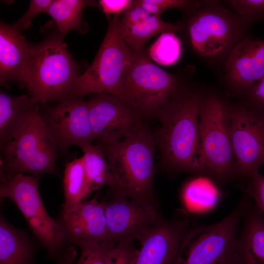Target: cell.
Listing matches in <instances>:
<instances>
[{"mask_svg":"<svg viewBox=\"0 0 264 264\" xmlns=\"http://www.w3.org/2000/svg\"><path fill=\"white\" fill-rule=\"evenodd\" d=\"M203 97L181 88L161 112V127L154 138L162 160L173 168L205 171L199 136V114Z\"/></svg>","mask_w":264,"mask_h":264,"instance_id":"obj_1","label":"cell"},{"mask_svg":"<svg viewBox=\"0 0 264 264\" xmlns=\"http://www.w3.org/2000/svg\"><path fill=\"white\" fill-rule=\"evenodd\" d=\"M155 147L154 135L144 125L123 139L100 147L113 176L117 196L150 202Z\"/></svg>","mask_w":264,"mask_h":264,"instance_id":"obj_2","label":"cell"},{"mask_svg":"<svg viewBox=\"0 0 264 264\" xmlns=\"http://www.w3.org/2000/svg\"><path fill=\"white\" fill-rule=\"evenodd\" d=\"M62 38L54 35L33 46L24 86L39 103H59L74 96L79 76Z\"/></svg>","mask_w":264,"mask_h":264,"instance_id":"obj_3","label":"cell"},{"mask_svg":"<svg viewBox=\"0 0 264 264\" xmlns=\"http://www.w3.org/2000/svg\"><path fill=\"white\" fill-rule=\"evenodd\" d=\"M57 150L38 109L0 148V180L19 174H57Z\"/></svg>","mask_w":264,"mask_h":264,"instance_id":"obj_4","label":"cell"},{"mask_svg":"<svg viewBox=\"0 0 264 264\" xmlns=\"http://www.w3.org/2000/svg\"><path fill=\"white\" fill-rule=\"evenodd\" d=\"M179 76L153 63L144 50L137 52L123 82L118 98L143 120L158 117L181 89Z\"/></svg>","mask_w":264,"mask_h":264,"instance_id":"obj_5","label":"cell"},{"mask_svg":"<svg viewBox=\"0 0 264 264\" xmlns=\"http://www.w3.org/2000/svg\"><path fill=\"white\" fill-rule=\"evenodd\" d=\"M119 16L115 14L110 20L95 59L77 81L74 96L108 93L119 97L124 79L137 53L127 45L121 35Z\"/></svg>","mask_w":264,"mask_h":264,"instance_id":"obj_6","label":"cell"},{"mask_svg":"<svg viewBox=\"0 0 264 264\" xmlns=\"http://www.w3.org/2000/svg\"><path fill=\"white\" fill-rule=\"evenodd\" d=\"M202 4L187 23L192 46L204 58L227 57L245 38L250 23L214 2L207 1Z\"/></svg>","mask_w":264,"mask_h":264,"instance_id":"obj_7","label":"cell"},{"mask_svg":"<svg viewBox=\"0 0 264 264\" xmlns=\"http://www.w3.org/2000/svg\"><path fill=\"white\" fill-rule=\"evenodd\" d=\"M243 207L217 223L186 232L174 264H240L236 231Z\"/></svg>","mask_w":264,"mask_h":264,"instance_id":"obj_8","label":"cell"},{"mask_svg":"<svg viewBox=\"0 0 264 264\" xmlns=\"http://www.w3.org/2000/svg\"><path fill=\"white\" fill-rule=\"evenodd\" d=\"M0 195L16 204L49 255L55 256L63 251L67 239L60 222L51 218L45 209L39 192L38 177L19 174L0 180Z\"/></svg>","mask_w":264,"mask_h":264,"instance_id":"obj_9","label":"cell"},{"mask_svg":"<svg viewBox=\"0 0 264 264\" xmlns=\"http://www.w3.org/2000/svg\"><path fill=\"white\" fill-rule=\"evenodd\" d=\"M199 136L205 171L221 179L235 174L229 107L218 96L203 98L199 114Z\"/></svg>","mask_w":264,"mask_h":264,"instance_id":"obj_10","label":"cell"},{"mask_svg":"<svg viewBox=\"0 0 264 264\" xmlns=\"http://www.w3.org/2000/svg\"><path fill=\"white\" fill-rule=\"evenodd\" d=\"M229 131L235 174L249 178L258 173L264 158V113L229 107Z\"/></svg>","mask_w":264,"mask_h":264,"instance_id":"obj_11","label":"cell"},{"mask_svg":"<svg viewBox=\"0 0 264 264\" xmlns=\"http://www.w3.org/2000/svg\"><path fill=\"white\" fill-rule=\"evenodd\" d=\"M41 116L58 150L93 141L88 101L83 98L71 96Z\"/></svg>","mask_w":264,"mask_h":264,"instance_id":"obj_12","label":"cell"},{"mask_svg":"<svg viewBox=\"0 0 264 264\" xmlns=\"http://www.w3.org/2000/svg\"><path fill=\"white\" fill-rule=\"evenodd\" d=\"M88 103L93 141L100 147L123 139L144 125L115 95L96 94Z\"/></svg>","mask_w":264,"mask_h":264,"instance_id":"obj_13","label":"cell"},{"mask_svg":"<svg viewBox=\"0 0 264 264\" xmlns=\"http://www.w3.org/2000/svg\"><path fill=\"white\" fill-rule=\"evenodd\" d=\"M127 198L117 196L111 201L104 202L109 242L138 239L147 229L161 221L151 202Z\"/></svg>","mask_w":264,"mask_h":264,"instance_id":"obj_14","label":"cell"},{"mask_svg":"<svg viewBox=\"0 0 264 264\" xmlns=\"http://www.w3.org/2000/svg\"><path fill=\"white\" fill-rule=\"evenodd\" d=\"M61 218L67 241L72 243L108 242L104 202L93 198L63 208Z\"/></svg>","mask_w":264,"mask_h":264,"instance_id":"obj_15","label":"cell"},{"mask_svg":"<svg viewBox=\"0 0 264 264\" xmlns=\"http://www.w3.org/2000/svg\"><path fill=\"white\" fill-rule=\"evenodd\" d=\"M226 80L237 92L247 90L264 77V40L245 37L229 53Z\"/></svg>","mask_w":264,"mask_h":264,"instance_id":"obj_16","label":"cell"},{"mask_svg":"<svg viewBox=\"0 0 264 264\" xmlns=\"http://www.w3.org/2000/svg\"><path fill=\"white\" fill-rule=\"evenodd\" d=\"M186 228L182 220L160 221L147 229L138 239L134 264H174Z\"/></svg>","mask_w":264,"mask_h":264,"instance_id":"obj_17","label":"cell"},{"mask_svg":"<svg viewBox=\"0 0 264 264\" xmlns=\"http://www.w3.org/2000/svg\"><path fill=\"white\" fill-rule=\"evenodd\" d=\"M33 46L14 25L0 24V82H18L24 85Z\"/></svg>","mask_w":264,"mask_h":264,"instance_id":"obj_18","label":"cell"},{"mask_svg":"<svg viewBox=\"0 0 264 264\" xmlns=\"http://www.w3.org/2000/svg\"><path fill=\"white\" fill-rule=\"evenodd\" d=\"M39 103L29 94L20 96L0 92V148L10 140L28 116L39 109Z\"/></svg>","mask_w":264,"mask_h":264,"instance_id":"obj_19","label":"cell"},{"mask_svg":"<svg viewBox=\"0 0 264 264\" xmlns=\"http://www.w3.org/2000/svg\"><path fill=\"white\" fill-rule=\"evenodd\" d=\"M33 246L27 234L0 219V264H30Z\"/></svg>","mask_w":264,"mask_h":264,"instance_id":"obj_20","label":"cell"},{"mask_svg":"<svg viewBox=\"0 0 264 264\" xmlns=\"http://www.w3.org/2000/svg\"><path fill=\"white\" fill-rule=\"evenodd\" d=\"M121 35L127 45L134 51L144 50L145 43L153 37L167 32L176 33L184 29L180 23L162 21L160 16L151 14L146 18L129 26L119 25Z\"/></svg>","mask_w":264,"mask_h":264,"instance_id":"obj_21","label":"cell"},{"mask_svg":"<svg viewBox=\"0 0 264 264\" xmlns=\"http://www.w3.org/2000/svg\"><path fill=\"white\" fill-rule=\"evenodd\" d=\"M257 207L249 214L238 241L240 264H264V217Z\"/></svg>","mask_w":264,"mask_h":264,"instance_id":"obj_22","label":"cell"},{"mask_svg":"<svg viewBox=\"0 0 264 264\" xmlns=\"http://www.w3.org/2000/svg\"><path fill=\"white\" fill-rule=\"evenodd\" d=\"M96 3L94 0H54L46 13L53 20L62 37L72 30L84 33L88 28L82 20L83 11L86 7L94 6Z\"/></svg>","mask_w":264,"mask_h":264,"instance_id":"obj_23","label":"cell"},{"mask_svg":"<svg viewBox=\"0 0 264 264\" xmlns=\"http://www.w3.org/2000/svg\"><path fill=\"white\" fill-rule=\"evenodd\" d=\"M86 176L92 192L108 185L114 191L115 182L106 156L103 149L92 143L80 147Z\"/></svg>","mask_w":264,"mask_h":264,"instance_id":"obj_24","label":"cell"},{"mask_svg":"<svg viewBox=\"0 0 264 264\" xmlns=\"http://www.w3.org/2000/svg\"><path fill=\"white\" fill-rule=\"evenodd\" d=\"M65 202L67 208L83 202L91 193L82 157L75 158L66 166L63 178Z\"/></svg>","mask_w":264,"mask_h":264,"instance_id":"obj_25","label":"cell"},{"mask_svg":"<svg viewBox=\"0 0 264 264\" xmlns=\"http://www.w3.org/2000/svg\"><path fill=\"white\" fill-rule=\"evenodd\" d=\"M181 53L180 41L175 33L161 34L150 46L148 56L157 64L171 66L176 63Z\"/></svg>","mask_w":264,"mask_h":264,"instance_id":"obj_26","label":"cell"},{"mask_svg":"<svg viewBox=\"0 0 264 264\" xmlns=\"http://www.w3.org/2000/svg\"><path fill=\"white\" fill-rule=\"evenodd\" d=\"M184 196L188 204L193 208L203 209L210 207L217 199L218 192L208 180H194L185 187Z\"/></svg>","mask_w":264,"mask_h":264,"instance_id":"obj_27","label":"cell"},{"mask_svg":"<svg viewBox=\"0 0 264 264\" xmlns=\"http://www.w3.org/2000/svg\"><path fill=\"white\" fill-rule=\"evenodd\" d=\"M115 243L108 242L77 243L81 248V253L79 260L75 264H107Z\"/></svg>","mask_w":264,"mask_h":264,"instance_id":"obj_28","label":"cell"},{"mask_svg":"<svg viewBox=\"0 0 264 264\" xmlns=\"http://www.w3.org/2000/svg\"><path fill=\"white\" fill-rule=\"evenodd\" d=\"M134 2L153 15H160L166 10L179 8L194 12L203 2L186 0H134Z\"/></svg>","mask_w":264,"mask_h":264,"instance_id":"obj_29","label":"cell"},{"mask_svg":"<svg viewBox=\"0 0 264 264\" xmlns=\"http://www.w3.org/2000/svg\"><path fill=\"white\" fill-rule=\"evenodd\" d=\"M227 2L239 16L249 23L264 18V0H230Z\"/></svg>","mask_w":264,"mask_h":264,"instance_id":"obj_30","label":"cell"},{"mask_svg":"<svg viewBox=\"0 0 264 264\" xmlns=\"http://www.w3.org/2000/svg\"><path fill=\"white\" fill-rule=\"evenodd\" d=\"M133 240L127 238L116 242L107 264H134L138 249L133 246Z\"/></svg>","mask_w":264,"mask_h":264,"instance_id":"obj_31","label":"cell"},{"mask_svg":"<svg viewBox=\"0 0 264 264\" xmlns=\"http://www.w3.org/2000/svg\"><path fill=\"white\" fill-rule=\"evenodd\" d=\"M52 0H31L25 13L14 24L20 31L27 29L38 14L46 13Z\"/></svg>","mask_w":264,"mask_h":264,"instance_id":"obj_32","label":"cell"},{"mask_svg":"<svg viewBox=\"0 0 264 264\" xmlns=\"http://www.w3.org/2000/svg\"><path fill=\"white\" fill-rule=\"evenodd\" d=\"M249 178L248 192L255 200L257 207L264 213V176L257 173Z\"/></svg>","mask_w":264,"mask_h":264,"instance_id":"obj_33","label":"cell"},{"mask_svg":"<svg viewBox=\"0 0 264 264\" xmlns=\"http://www.w3.org/2000/svg\"><path fill=\"white\" fill-rule=\"evenodd\" d=\"M131 0H100L99 6L107 17L111 14H120L124 12L131 5Z\"/></svg>","mask_w":264,"mask_h":264,"instance_id":"obj_34","label":"cell"},{"mask_svg":"<svg viewBox=\"0 0 264 264\" xmlns=\"http://www.w3.org/2000/svg\"><path fill=\"white\" fill-rule=\"evenodd\" d=\"M247 91L251 101L264 110V77L254 84Z\"/></svg>","mask_w":264,"mask_h":264,"instance_id":"obj_35","label":"cell"},{"mask_svg":"<svg viewBox=\"0 0 264 264\" xmlns=\"http://www.w3.org/2000/svg\"><path fill=\"white\" fill-rule=\"evenodd\" d=\"M263 163H264V158Z\"/></svg>","mask_w":264,"mask_h":264,"instance_id":"obj_36","label":"cell"}]
</instances>
